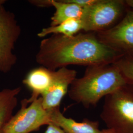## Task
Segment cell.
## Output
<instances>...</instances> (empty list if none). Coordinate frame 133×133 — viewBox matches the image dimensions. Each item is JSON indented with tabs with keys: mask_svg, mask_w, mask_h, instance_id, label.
Wrapping results in <instances>:
<instances>
[{
	"mask_svg": "<svg viewBox=\"0 0 133 133\" xmlns=\"http://www.w3.org/2000/svg\"><path fill=\"white\" fill-rule=\"evenodd\" d=\"M102 43L122 54L133 53V10L127 9L112 27L95 33Z\"/></svg>",
	"mask_w": 133,
	"mask_h": 133,
	"instance_id": "52a82bcc",
	"label": "cell"
},
{
	"mask_svg": "<svg viewBox=\"0 0 133 133\" xmlns=\"http://www.w3.org/2000/svg\"><path fill=\"white\" fill-rule=\"evenodd\" d=\"M55 11L51 18L50 26H56L70 19H81L84 9L66 0H51Z\"/></svg>",
	"mask_w": 133,
	"mask_h": 133,
	"instance_id": "7c38bea8",
	"label": "cell"
},
{
	"mask_svg": "<svg viewBox=\"0 0 133 133\" xmlns=\"http://www.w3.org/2000/svg\"><path fill=\"white\" fill-rule=\"evenodd\" d=\"M76 70L63 67L52 71V79L48 89L41 96L43 108L46 110L60 107L68 93L72 82L76 78Z\"/></svg>",
	"mask_w": 133,
	"mask_h": 133,
	"instance_id": "ba28073f",
	"label": "cell"
},
{
	"mask_svg": "<svg viewBox=\"0 0 133 133\" xmlns=\"http://www.w3.org/2000/svg\"><path fill=\"white\" fill-rule=\"evenodd\" d=\"M68 2L75 4L83 9H85L94 4L97 0H66Z\"/></svg>",
	"mask_w": 133,
	"mask_h": 133,
	"instance_id": "9a60e30c",
	"label": "cell"
},
{
	"mask_svg": "<svg viewBox=\"0 0 133 133\" xmlns=\"http://www.w3.org/2000/svg\"><path fill=\"white\" fill-rule=\"evenodd\" d=\"M21 33L14 14L0 6V72L6 74L16 64L17 57L13 51Z\"/></svg>",
	"mask_w": 133,
	"mask_h": 133,
	"instance_id": "8992f818",
	"label": "cell"
},
{
	"mask_svg": "<svg viewBox=\"0 0 133 133\" xmlns=\"http://www.w3.org/2000/svg\"><path fill=\"white\" fill-rule=\"evenodd\" d=\"M6 1L5 0H0V6L4 5L5 3H6Z\"/></svg>",
	"mask_w": 133,
	"mask_h": 133,
	"instance_id": "ffe728a7",
	"label": "cell"
},
{
	"mask_svg": "<svg viewBox=\"0 0 133 133\" xmlns=\"http://www.w3.org/2000/svg\"><path fill=\"white\" fill-rule=\"evenodd\" d=\"M102 131H103V133H114L112 131H111L110 130L108 129H104V130H102Z\"/></svg>",
	"mask_w": 133,
	"mask_h": 133,
	"instance_id": "d6986e66",
	"label": "cell"
},
{
	"mask_svg": "<svg viewBox=\"0 0 133 133\" xmlns=\"http://www.w3.org/2000/svg\"><path fill=\"white\" fill-rule=\"evenodd\" d=\"M45 133H66L62 129L54 124L50 123L48 125Z\"/></svg>",
	"mask_w": 133,
	"mask_h": 133,
	"instance_id": "e0dca14e",
	"label": "cell"
},
{
	"mask_svg": "<svg viewBox=\"0 0 133 133\" xmlns=\"http://www.w3.org/2000/svg\"><path fill=\"white\" fill-rule=\"evenodd\" d=\"M83 30L81 19H70L56 26H50L43 28L37 36L44 38L49 35H62L67 37H72Z\"/></svg>",
	"mask_w": 133,
	"mask_h": 133,
	"instance_id": "4fadbf2b",
	"label": "cell"
},
{
	"mask_svg": "<svg viewBox=\"0 0 133 133\" xmlns=\"http://www.w3.org/2000/svg\"><path fill=\"white\" fill-rule=\"evenodd\" d=\"M127 7L123 0H97L84 9L81 19L83 30L98 33L112 27L123 17Z\"/></svg>",
	"mask_w": 133,
	"mask_h": 133,
	"instance_id": "277c9868",
	"label": "cell"
},
{
	"mask_svg": "<svg viewBox=\"0 0 133 133\" xmlns=\"http://www.w3.org/2000/svg\"><path fill=\"white\" fill-rule=\"evenodd\" d=\"M127 83L112 63L92 65L86 67L83 76L72 82L68 94L71 99L88 109Z\"/></svg>",
	"mask_w": 133,
	"mask_h": 133,
	"instance_id": "7a4b0ae2",
	"label": "cell"
},
{
	"mask_svg": "<svg viewBox=\"0 0 133 133\" xmlns=\"http://www.w3.org/2000/svg\"><path fill=\"white\" fill-rule=\"evenodd\" d=\"M122 55L102 43L95 33H79L72 37L51 35L41 41L36 61L56 71L69 65L111 64Z\"/></svg>",
	"mask_w": 133,
	"mask_h": 133,
	"instance_id": "6da1fadb",
	"label": "cell"
},
{
	"mask_svg": "<svg viewBox=\"0 0 133 133\" xmlns=\"http://www.w3.org/2000/svg\"><path fill=\"white\" fill-rule=\"evenodd\" d=\"M51 123V109L43 107L42 98L29 103L28 99L21 101V107L11 117L2 133H30Z\"/></svg>",
	"mask_w": 133,
	"mask_h": 133,
	"instance_id": "5b68a950",
	"label": "cell"
},
{
	"mask_svg": "<svg viewBox=\"0 0 133 133\" xmlns=\"http://www.w3.org/2000/svg\"><path fill=\"white\" fill-rule=\"evenodd\" d=\"M101 118L114 133H133V84L127 83L106 96Z\"/></svg>",
	"mask_w": 133,
	"mask_h": 133,
	"instance_id": "3957f363",
	"label": "cell"
},
{
	"mask_svg": "<svg viewBox=\"0 0 133 133\" xmlns=\"http://www.w3.org/2000/svg\"><path fill=\"white\" fill-rule=\"evenodd\" d=\"M21 91L20 87L5 88L0 91V133L13 116V112L18 102L17 96Z\"/></svg>",
	"mask_w": 133,
	"mask_h": 133,
	"instance_id": "8fae6325",
	"label": "cell"
},
{
	"mask_svg": "<svg viewBox=\"0 0 133 133\" xmlns=\"http://www.w3.org/2000/svg\"><path fill=\"white\" fill-rule=\"evenodd\" d=\"M129 83L133 84V53L124 54L112 63Z\"/></svg>",
	"mask_w": 133,
	"mask_h": 133,
	"instance_id": "5bb4252c",
	"label": "cell"
},
{
	"mask_svg": "<svg viewBox=\"0 0 133 133\" xmlns=\"http://www.w3.org/2000/svg\"><path fill=\"white\" fill-rule=\"evenodd\" d=\"M53 71L41 66L32 69L23 80V83L32 91L31 97L28 99L30 103L38 99L50 85Z\"/></svg>",
	"mask_w": 133,
	"mask_h": 133,
	"instance_id": "30bf717a",
	"label": "cell"
},
{
	"mask_svg": "<svg viewBox=\"0 0 133 133\" xmlns=\"http://www.w3.org/2000/svg\"><path fill=\"white\" fill-rule=\"evenodd\" d=\"M51 109V123L62 129L66 133H103L97 121L84 119L81 122L65 117L60 111V107Z\"/></svg>",
	"mask_w": 133,
	"mask_h": 133,
	"instance_id": "9c48e42d",
	"label": "cell"
},
{
	"mask_svg": "<svg viewBox=\"0 0 133 133\" xmlns=\"http://www.w3.org/2000/svg\"><path fill=\"white\" fill-rule=\"evenodd\" d=\"M125 2L127 6L133 10V0H126Z\"/></svg>",
	"mask_w": 133,
	"mask_h": 133,
	"instance_id": "ac0fdd59",
	"label": "cell"
},
{
	"mask_svg": "<svg viewBox=\"0 0 133 133\" xmlns=\"http://www.w3.org/2000/svg\"><path fill=\"white\" fill-rule=\"evenodd\" d=\"M29 2L38 7L46 8L52 6L51 0H30Z\"/></svg>",
	"mask_w": 133,
	"mask_h": 133,
	"instance_id": "2e32d148",
	"label": "cell"
}]
</instances>
